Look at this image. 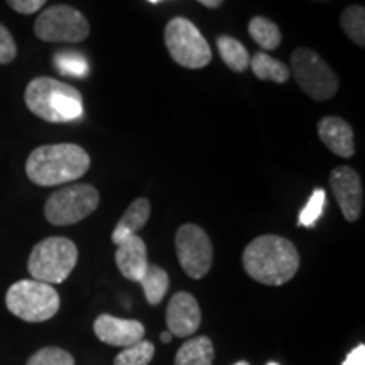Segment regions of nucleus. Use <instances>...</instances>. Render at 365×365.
I'll return each instance as SVG.
<instances>
[{"label": "nucleus", "instance_id": "1", "mask_svg": "<svg viewBox=\"0 0 365 365\" xmlns=\"http://www.w3.org/2000/svg\"><path fill=\"white\" fill-rule=\"evenodd\" d=\"M245 272L266 286H282L299 269L298 249L279 235H261L245 247L242 255Z\"/></svg>", "mask_w": 365, "mask_h": 365}, {"label": "nucleus", "instance_id": "2", "mask_svg": "<svg viewBox=\"0 0 365 365\" xmlns=\"http://www.w3.org/2000/svg\"><path fill=\"white\" fill-rule=\"evenodd\" d=\"M90 156L76 144L41 145L29 154L26 175L38 186H56L76 181L90 170Z\"/></svg>", "mask_w": 365, "mask_h": 365}, {"label": "nucleus", "instance_id": "3", "mask_svg": "<svg viewBox=\"0 0 365 365\" xmlns=\"http://www.w3.org/2000/svg\"><path fill=\"white\" fill-rule=\"evenodd\" d=\"M24 102L36 117L51 124H65L83 115V97L75 86L39 76L27 85Z\"/></svg>", "mask_w": 365, "mask_h": 365}, {"label": "nucleus", "instance_id": "4", "mask_svg": "<svg viewBox=\"0 0 365 365\" xmlns=\"http://www.w3.org/2000/svg\"><path fill=\"white\" fill-rule=\"evenodd\" d=\"M78 262V249L66 237H49L34 245L27 261L33 279L46 284L65 282Z\"/></svg>", "mask_w": 365, "mask_h": 365}, {"label": "nucleus", "instance_id": "5", "mask_svg": "<svg viewBox=\"0 0 365 365\" xmlns=\"http://www.w3.org/2000/svg\"><path fill=\"white\" fill-rule=\"evenodd\" d=\"M7 309L29 323L51 319L59 309V294L51 284L22 279L14 282L6 294Z\"/></svg>", "mask_w": 365, "mask_h": 365}, {"label": "nucleus", "instance_id": "6", "mask_svg": "<svg viewBox=\"0 0 365 365\" xmlns=\"http://www.w3.org/2000/svg\"><path fill=\"white\" fill-rule=\"evenodd\" d=\"M164 43L175 63L188 70H202L212 61V49L193 22L175 17L164 29Z\"/></svg>", "mask_w": 365, "mask_h": 365}, {"label": "nucleus", "instance_id": "7", "mask_svg": "<svg viewBox=\"0 0 365 365\" xmlns=\"http://www.w3.org/2000/svg\"><path fill=\"white\" fill-rule=\"evenodd\" d=\"M291 71L296 83L309 98L323 102L335 97L339 91V78L335 71L313 49H294L291 54Z\"/></svg>", "mask_w": 365, "mask_h": 365}, {"label": "nucleus", "instance_id": "8", "mask_svg": "<svg viewBox=\"0 0 365 365\" xmlns=\"http://www.w3.org/2000/svg\"><path fill=\"white\" fill-rule=\"evenodd\" d=\"M100 203V193L91 185H70L58 190L44 205L46 220L65 227L85 220Z\"/></svg>", "mask_w": 365, "mask_h": 365}, {"label": "nucleus", "instance_id": "9", "mask_svg": "<svg viewBox=\"0 0 365 365\" xmlns=\"http://www.w3.org/2000/svg\"><path fill=\"white\" fill-rule=\"evenodd\" d=\"M34 34L46 43H81L88 38L90 24L78 9L53 6L38 16Z\"/></svg>", "mask_w": 365, "mask_h": 365}, {"label": "nucleus", "instance_id": "10", "mask_svg": "<svg viewBox=\"0 0 365 365\" xmlns=\"http://www.w3.org/2000/svg\"><path fill=\"white\" fill-rule=\"evenodd\" d=\"M176 254L182 271L193 279H202L213 262V247L207 232L195 223H185L176 232Z\"/></svg>", "mask_w": 365, "mask_h": 365}, {"label": "nucleus", "instance_id": "11", "mask_svg": "<svg viewBox=\"0 0 365 365\" xmlns=\"http://www.w3.org/2000/svg\"><path fill=\"white\" fill-rule=\"evenodd\" d=\"M330 185L345 220H359L364 210V186L359 173L350 166H336L330 173Z\"/></svg>", "mask_w": 365, "mask_h": 365}, {"label": "nucleus", "instance_id": "12", "mask_svg": "<svg viewBox=\"0 0 365 365\" xmlns=\"http://www.w3.org/2000/svg\"><path fill=\"white\" fill-rule=\"evenodd\" d=\"M93 331L97 339L112 346H127L144 340L145 328L137 319H124L112 314H100L93 323Z\"/></svg>", "mask_w": 365, "mask_h": 365}, {"label": "nucleus", "instance_id": "13", "mask_svg": "<svg viewBox=\"0 0 365 365\" xmlns=\"http://www.w3.org/2000/svg\"><path fill=\"white\" fill-rule=\"evenodd\" d=\"M168 331L175 336H191L202 323V312L198 301L190 293H176L170 299L166 309Z\"/></svg>", "mask_w": 365, "mask_h": 365}, {"label": "nucleus", "instance_id": "14", "mask_svg": "<svg viewBox=\"0 0 365 365\" xmlns=\"http://www.w3.org/2000/svg\"><path fill=\"white\" fill-rule=\"evenodd\" d=\"M322 143L340 158H352L355 154L354 129L341 117L328 115L323 117L317 125Z\"/></svg>", "mask_w": 365, "mask_h": 365}, {"label": "nucleus", "instance_id": "15", "mask_svg": "<svg viewBox=\"0 0 365 365\" xmlns=\"http://www.w3.org/2000/svg\"><path fill=\"white\" fill-rule=\"evenodd\" d=\"M115 262L125 279L139 282L149 266L148 247L139 235H132L117 245Z\"/></svg>", "mask_w": 365, "mask_h": 365}, {"label": "nucleus", "instance_id": "16", "mask_svg": "<svg viewBox=\"0 0 365 365\" xmlns=\"http://www.w3.org/2000/svg\"><path fill=\"white\" fill-rule=\"evenodd\" d=\"M150 215V203L148 198H137L129 205V208L125 210V213L122 215L120 220L113 228L112 232V242L115 245L129 239L132 235H137V232L143 228L149 220Z\"/></svg>", "mask_w": 365, "mask_h": 365}, {"label": "nucleus", "instance_id": "17", "mask_svg": "<svg viewBox=\"0 0 365 365\" xmlns=\"http://www.w3.org/2000/svg\"><path fill=\"white\" fill-rule=\"evenodd\" d=\"M215 350L208 336L186 340L178 350L175 365H212Z\"/></svg>", "mask_w": 365, "mask_h": 365}, {"label": "nucleus", "instance_id": "18", "mask_svg": "<svg viewBox=\"0 0 365 365\" xmlns=\"http://www.w3.org/2000/svg\"><path fill=\"white\" fill-rule=\"evenodd\" d=\"M249 66L254 75L262 81H274V83H286L289 80L291 71L279 59L269 56L266 53H255L250 58Z\"/></svg>", "mask_w": 365, "mask_h": 365}, {"label": "nucleus", "instance_id": "19", "mask_svg": "<svg viewBox=\"0 0 365 365\" xmlns=\"http://www.w3.org/2000/svg\"><path fill=\"white\" fill-rule=\"evenodd\" d=\"M139 282L144 287L145 299L153 307L161 303L168 293V289H170V276H168V272L163 267L156 266V264H149L143 279Z\"/></svg>", "mask_w": 365, "mask_h": 365}, {"label": "nucleus", "instance_id": "20", "mask_svg": "<svg viewBox=\"0 0 365 365\" xmlns=\"http://www.w3.org/2000/svg\"><path fill=\"white\" fill-rule=\"evenodd\" d=\"M217 48L223 63H225L232 71L242 73L247 70L250 56L247 49H245V46L242 44L240 41L230 38V36H220V38L217 39Z\"/></svg>", "mask_w": 365, "mask_h": 365}, {"label": "nucleus", "instance_id": "21", "mask_svg": "<svg viewBox=\"0 0 365 365\" xmlns=\"http://www.w3.org/2000/svg\"><path fill=\"white\" fill-rule=\"evenodd\" d=\"M249 34L262 49L272 51L281 44V29L276 22L262 16H255L249 22Z\"/></svg>", "mask_w": 365, "mask_h": 365}, {"label": "nucleus", "instance_id": "22", "mask_svg": "<svg viewBox=\"0 0 365 365\" xmlns=\"http://www.w3.org/2000/svg\"><path fill=\"white\" fill-rule=\"evenodd\" d=\"M340 26L354 44L365 46V9L362 6H349L341 12Z\"/></svg>", "mask_w": 365, "mask_h": 365}, {"label": "nucleus", "instance_id": "23", "mask_svg": "<svg viewBox=\"0 0 365 365\" xmlns=\"http://www.w3.org/2000/svg\"><path fill=\"white\" fill-rule=\"evenodd\" d=\"M54 66L61 75L83 78L88 75V61L75 51H59L54 54Z\"/></svg>", "mask_w": 365, "mask_h": 365}, {"label": "nucleus", "instance_id": "24", "mask_svg": "<svg viewBox=\"0 0 365 365\" xmlns=\"http://www.w3.org/2000/svg\"><path fill=\"white\" fill-rule=\"evenodd\" d=\"M154 345L148 340H140L137 344L127 346L115 357L113 365H149L154 357Z\"/></svg>", "mask_w": 365, "mask_h": 365}, {"label": "nucleus", "instance_id": "25", "mask_svg": "<svg viewBox=\"0 0 365 365\" xmlns=\"http://www.w3.org/2000/svg\"><path fill=\"white\" fill-rule=\"evenodd\" d=\"M26 365H75V359L66 350L56 346H46L27 360Z\"/></svg>", "mask_w": 365, "mask_h": 365}, {"label": "nucleus", "instance_id": "26", "mask_svg": "<svg viewBox=\"0 0 365 365\" xmlns=\"http://www.w3.org/2000/svg\"><path fill=\"white\" fill-rule=\"evenodd\" d=\"M325 200H327L325 190L318 188L313 191L309 202L304 205V208L301 210V213H299L298 223L301 227H313L314 225V222L322 217L323 207H325Z\"/></svg>", "mask_w": 365, "mask_h": 365}, {"label": "nucleus", "instance_id": "27", "mask_svg": "<svg viewBox=\"0 0 365 365\" xmlns=\"http://www.w3.org/2000/svg\"><path fill=\"white\" fill-rule=\"evenodd\" d=\"M17 56V46L12 34L4 24H0V65H9Z\"/></svg>", "mask_w": 365, "mask_h": 365}, {"label": "nucleus", "instance_id": "28", "mask_svg": "<svg viewBox=\"0 0 365 365\" xmlns=\"http://www.w3.org/2000/svg\"><path fill=\"white\" fill-rule=\"evenodd\" d=\"M46 2H48V0H7L9 7H11L12 11L24 14V16L38 12L39 9L44 7Z\"/></svg>", "mask_w": 365, "mask_h": 365}, {"label": "nucleus", "instance_id": "29", "mask_svg": "<svg viewBox=\"0 0 365 365\" xmlns=\"http://www.w3.org/2000/svg\"><path fill=\"white\" fill-rule=\"evenodd\" d=\"M341 365H365V345L355 346Z\"/></svg>", "mask_w": 365, "mask_h": 365}, {"label": "nucleus", "instance_id": "30", "mask_svg": "<svg viewBox=\"0 0 365 365\" xmlns=\"http://www.w3.org/2000/svg\"><path fill=\"white\" fill-rule=\"evenodd\" d=\"M196 2H200L208 9H218L223 4V0H196Z\"/></svg>", "mask_w": 365, "mask_h": 365}, {"label": "nucleus", "instance_id": "31", "mask_svg": "<svg viewBox=\"0 0 365 365\" xmlns=\"http://www.w3.org/2000/svg\"><path fill=\"white\" fill-rule=\"evenodd\" d=\"M171 339H173V335L170 331H163L161 333V341L163 344H168V341H171Z\"/></svg>", "mask_w": 365, "mask_h": 365}, {"label": "nucleus", "instance_id": "32", "mask_svg": "<svg viewBox=\"0 0 365 365\" xmlns=\"http://www.w3.org/2000/svg\"><path fill=\"white\" fill-rule=\"evenodd\" d=\"M235 365H249L247 362H239V364H235Z\"/></svg>", "mask_w": 365, "mask_h": 365}, {"label": "nucleus", "instance_id": "33", "mask_svg": "<svg viewBox=\"0 0 365 365\" xmlns=\"http://www.w3.org/2000/svg\"><path fill=\"white\" fill-rule=\"evenodd\" d=\"M149 2H153V4H156V2H161V0H149Z\"/></svg>", "mask_w": 365, "mask_h": 365}, {"label": "nucleus", "instance_id": "34", "mask_svg": "<svg viewBox=\"0 0 365 365\" xmlns=\"http://www.w3.org/2000/svg\"><path fill=\"white\" fill-rule=\"evenodd\" d=\"M267 365H279V364H276V362H269Z\"/></svg>", "mask_w": 365, "mask_h": 365}, {"label": "nucleus", "instance_id": "35", "mask_svg": "<svg viewBox=\"0 0 365 365\" xmlns=\"http://www.w3.org/2000/svg\"><path fill=\"white\" fill-rule=\"evenodd\" d=\"M317 2H327V0H317Z\"/></svg>", "mask_w": 365, "mask_h": 365}]
</instances>
